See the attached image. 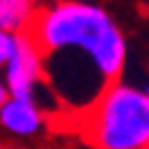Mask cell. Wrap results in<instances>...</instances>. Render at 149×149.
<instances>
[{
    "label": "cell",
    "mask_w": 149,
    "mask_h": 149,
    "mask_svg": "<svg viewBox=\"0 0 149 149\" xmlns=\"http://www.w3.org/2000/svg\"><path fill=\"white\" fill-rule=\"evenodd\" d=\"M40 57L43 83L59 107L78 116L118 83L125 40L111 17L85 3L36 10L22 31Z\"/></svg>",
    "instance_id": "6da1fadb"
},
{
    "label": "cell",
    "mask_w": 149,
    "mask_h": 149,
    "mask_svg": "<svg viewBox=\"0 0 149 149\" xmlns=\"http://www.w3.org/2000/svg\"><path fill=\"white\" fill-rule=\"evenodd\" d=\"M17 52V36L0 29V64H10Z\"/></svg>",
    "instance_id": "8992f818"
},
{
    "label": "cell",
    "mask_w": 149,
    "mask_h": 149,
    "mask_svg": "<svg viewBox=\"0 0 149 149\" xmlns=\"http://www.w3.org/2000/svg\"><path fill=\"white\" fill-rule=\"evenodd\" d=\"M147 95H149V88H147Z\"/></svg>",
    "instance_id": "ba28073f"
},
{
    "label": "cell",
    "mask_w": 149,
    "mask_h": 149,
    "mask_svg": "<svg viewBox=\"0 0 149 149\" xmlns=\"http://www.w3.org/2000/svg\"><path fill=\"white\" fill-rule=\"evenodd\" d=\"M38 81L43 83V69L40 57L31 40L24 33H17V52L7 64V88L12 100L33 102L36 104V88Z\"/></svg>",
    "instance_id": "3957f363"
},
{
    "label": "cell",
    "mask_w": 149,
    "mask_h": 149,
    "mask_svg": "<svg viewBox=\"0 0 149 149\" xmlns=\"http://www.w3.org/2000/svg\"><path fill=\"white\" fill-rule=\"evenodd\" d=\"M0 123L14 135H33L43 125V114L33 102L10 100L0 109Z\"/></svg>",
    "instance_id": "277c9868"
},
{
    "label": "cell",
    "mask_w": 149,
    "mask_h": 149,
    "mask_svg": "<svg viewBox=\"0 0 149 149\" xmlns=\"http://www.w3.org/2000/svg\"><path fill=\"white\" fill-rule=\"evenodd\" d=\"M76 130L97 149L149 147V95L123 83L111 85L88 111L76 116Z\"/></svg>",
    "instance_id": "7a4b0ae2"
},
{
    "label": "cell",
    "mask_w": 149,
    "mask_h": 149,
    "mask_svg": "<svg viewBox=\"0 0 149 149\" xmlns=\"http://www.w3.org/2000/svg\"><path fill=\"white\" fill-rule=\"evenodd\" d=\"M10 100H12V95H10V88L0 83V109H3V107H5Z\"/></svg>",
    "instance_id": "52a82bcc"
},
{
    "label": "cell",
    "mask_w": 149,
    "mask_h": 149,
    "mask_svg": "<svg viewBox=\"0 0 149 149\" xmlns=\"http://www.w3.org/2000/svg\"><path fill=\"white\" fill-rule=\"evenodd\" d=\"M147 149H149V147H147Z\"/></svg>",
    "instance_id": "9c48e42d"
},
{
    "label": "cell",
    "mask_w": 149,
    "mask_h": 149,
    "mask_svg": "<svg viewBox=\"0 0 149 149\" xmlns=\"http://www.w3.org/2000/svg\"><path fill=\"white\" fill-rule=\"evenodd\" d=\"M31 0H0V29L10 33H22L33 17Z\"/></svg>",
    "instance_id": "5b68a950"
}]
</instances>
